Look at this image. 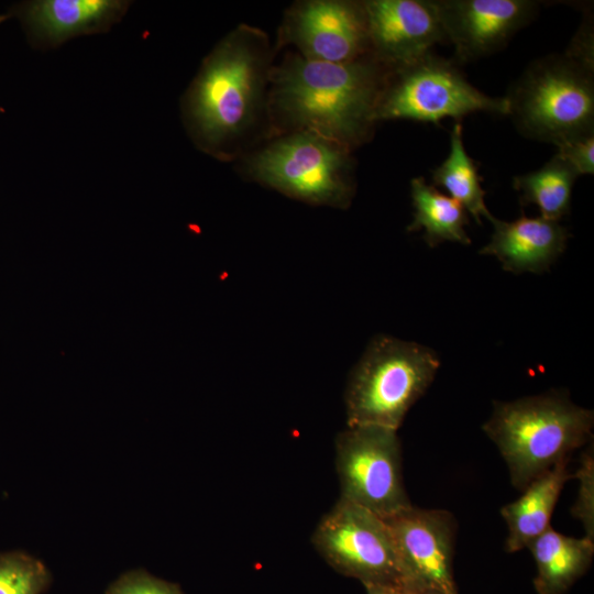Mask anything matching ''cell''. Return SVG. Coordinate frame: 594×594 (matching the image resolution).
I'll use <instances>...</instances> for the list:
<instances>
[{"label": "cell", "instance_id": "6da1fadb", "mask_svg": "<svg viewBox=\"0 0 594 594\" xmlns=\"http://www.w3.org/2000/svg\"><path fill=\"white\" fill-rule=\"evenodd\" d=\"M388 72L372 55L328 63L289 54L271 69L270 114L280 131L312 132L352 151L372 136Z\"/></svg>", "mask_w": 594, "mask_h": 594}, {"label": "cell", "instance_id": "7a4b0ae2", "mask_svg": "<svg viewBox=\"0 0 594 594\" xmlns=\"http://www.w3.org/2000/svg\"><path fill=\"white\" fill-rule=\"evenodd\" d=\"M270 62L266 35L248 25L208 55L184 101L187 127L200 148L224 158L235 153L264 109Z\"/></svg>", "mask_w": 594, "mask_h": 594}, {"label": "cell", "instance_id": "3957f363", "mask_svg": "<svg viewBox=\"0 0 594 594\" xmlns=\"http://www.w3.org/2000/svg\"><path fill=\"white\" fill-rule=\"evenodd\" d=\"M593 410L563 391L495 402L484 432L504 458L512 484L524 491L534 480L592 439Z\"/></svg>", "mask_w": 594, "mask_h": 594}, {"label": "cell", "instance_id": "277c9868", "mask_svg": "<svg viewBox=\"0 0 594 594\" xmlns=\"http://www.w3.org/2000/svg\"><path fill=\"white\" fill-rule=\"evenodd\" d=\"M439 366V356L426 345L387 334L374 337L346 383V426L397 430Z\"/></svg>", "mask_w": 594, "mask_h": 594}, {"label": "cell", "instance_id": "5b68a950", "mask_svg": "<svg viewBox=\"0 0 594 594\" xmlns=\"http://www.w3.org/2000/svg\"><path fill=\"white\" fill-rule=\"evenodd\" d=\"M506 99L526 138L559 145L594 134L593 64L568 52L531 63Z\"/></svg>", "mask_w": 594, "mask_h": 594}, {"label": "cell", "instance_id": "8992f818", "mask_svg": "<svg viewBox=\"0 0 594 594\" xmlns=\"http://www.w3.org/2000/svg\"><path fill=\"white\" fill-rule=\"evenodd\" d=\"M346 146L312 132H295L253 155L251 176L263 185L311 205L345 209L355 191Z\"/></svg>", "mask_w": 594, "mask_h": 594}, {"label": "cell", "instance_id": "52a82bcc", "mask_svg": "<svg viewBox=\"0 0 594 594\" xmlns=\"http://www.w3.org/2000/svg\"><path fill=\"white\" fill-rule=\"evenodd\" d=\"M508 114L506 97H491L472 86L458 66L431 52L389 69L376 109L381 120H413L439 124L473 112Z\"/></svg>", "mask_w": 594, "mask_h": 594}, {"label": "cell", "instance_id": "ba28073f", "mask_svg": "<svg viewBox=\"0 0 594 594\" xmlns=\"http://www.w3.org/2000/svg\"><path fill=\"white\" fill-rule=\"evenodd\" d=\"M312 544L330 566L364 586H406L388 525L364 507L339 498L317 525Z\"/></svg>", "mask_w": 594, "mask_h": 594}, {"label": "cell", "instance_id": "9c48e42d", "mask_svg": "<svg viewBox=\"0 0 594 594\" xmlns=\"http://www.w3.org/2000/svg\"><path fill=\"white\" fill-rule=\"evenodd\" d=\"M397 430L352 426L336 438L340 498L386 518L409 507Z\"/></svg>", "mask_w": 594, "mask_h": 594}, {"label": "cell", "instance_id": "30bf717a", "mask_svg": "<svg viewBox=\"0 0 594 594\" xmlns=\"http://www.w3.org/2000/svg\"><path fill=\"white\" fill-rule=\"evenodd\" d=\"M384 519L398 553L405 587L459 594L452 569L453 516L443 509H421L410 505Z\"/></svg>", "mask_w": 594, "mask_h": 594}, {"label": "cell", "instance_id": "8fae6325", "mask_svg": "<svg viewBox=\"0 0 594 594\" xmlns=\"http://www.w3.org/2000/svg\"><path fill=\"white\" fill-rule=\"evenodd\" d=\"M280 40L297 46L301 56L328 63H348L370 54L363 2L310 0L295 4L286 15Z\"/></svg>", "mask_w": 594, "mask_h": 594}, {"label": "cell", "instance_id": "7c38bea8", "mask_svg": "<svg viewBox=\"0 0 594 594\" xmlns=\"http://www.w3.org/2000/svg\"><path fill=\"white\" fill-rule=\"evenodd\" d=\"M370 54L389 69L405 66L447 40L435 1L363 2Z\"/></svg>", "mask_w": 594, "mask_h": 594}, {"label": "cell", "instance_id": "4fadbf2b", "mask_svg": "<svg viewBox=\"0 0 594 594\" xmlns=\"http://www.w3.org/2000/svg\"><path fill=\"white\" fill-rule=\"evenodd\" d=\"M448 41L462 63L503 48L527 25L539 6L529 0L435 1Z\"/></svg>", "mask_w": 594, "mask_h": 594}, {"label": "cell", "instance_id": "5bb4252c", "mask_svg": "<svg viewBox=\"0 0 594 594\" xmlns=\"http://www.w3.org/2000/svg\"><path fill=\"white\" fill-rule=\"evenodd\" d=\"M129 7L120 0H36L15 6L30 41L54 47L73 36L103 32L118 22Z\"/></svg>", "mask_w": 594, "mask_h": 594}, {"label": "cell", "instance_id": "9a60e30c", "mask_svg": "<svg viewBox=\"0 0 594 594\" xmlns=\"http://www.w3.org/2000/svg\"><path fill=\"white\" fill-rule=\"evenodd\" d=\"M492 224L491 240L480 253L495 256L503 270L515 274L548 271L563 253L570 238L559 221L529 218L524 213L509 222L494 218Z\"/></svg>", "mask_w": 594, "mask_h": 594}, {"label": "cell", "instance_id": "2e32d148", "mask_svg": "<svg viewBox=\"0 0 594 594\" xmlns=\"http://www.w3.org/2000/svg\"><path fill=\"white\" fill-rule=\"evenodd\" d=\"M569 458L534 480L522 495L505 505L501 514L508 528L506 550L515 552L527 546L550 527V518L560 493L571 477Z\"/></svg>", "mask_w": 594, "mask_h": 594}, {"label": "cell", "instance_id": "e0dca14e", "mask_svg": "<svg viewBox=\"0 0 594 594\" xmlns=\"http://www.w3.org/2000/svg\"><path fill=\"white\" fill-rule=\"evenodd\" d=\"M535 559L538 594H564L590 568L594 540L562 535L551 527L528 546Z\"/></svg>", "mask_w": 594, "mask_h": 594}, {"label": "cell", "instance_id": "ac0fdd59", "mask_svg": "<svg viewBox=\"0 0 594 594\" xmlns=\"http://www.w3.org/2000/svg\"><path fill=\"white\" fill-rule=\"evenodd\" d=\"M410 194L414 216L408 232L422 229L424 240L431 248L446 241L471 244L464 229L469 216L460 202L427 184L424 177L411 179Z\"/></svg>", "mask_w": 594, "mask_h": 594}, {"label": "cell", "instance_id": "d6986e66", "mask_svg": "<svg viewBox=\"0 0 594 594\" xmlns=\"http://www.w3.org/2000/svg\"><path fill=\"white\" fill-rule=\"evenodd\" d=\"M435 186L444 188L481 224V217L495 218L485 205V191L475 161L466 153L462 140V125L454 123L447 158L432 170Z\"/></svg>", "mask_w": 594, "mask_h": 594}, {"label": "cell", "instance_id": "ffe728a7", "mask_svg": "<svg viewBox=\"0 0 594 594\" xmlns=\"http://www.w3.org/2000/svg\"><path fill=\"white\" fill-rule=\"evenodd\" d=\"M578 177L554 155L541 168L514 177L513 186L520 193L521 207L536 205L542 218L560 221L570 212L572 188Z\"/></svg>", "mask_w": 594, "mask_h": 594}, {"label": "cell", "instance_id": "44dd1931", "mask_svg": "<svg viewBox=\"0 0 594 594\" xmlns=\"http://www.w3.org/2000/svg\"><path fill=\"white\" fill-rule=\"evenodd\" d=\"M50 582L40 560L21 551L0 553V594H42Z\"/></svg>", "mask_w": 594, "mask_h": 594}, {"label": "cell", "instance_id": "7402d4cb", "mask_svg": "<svg viewBox=\"0 0 594 594\" xmlns=\"http://www.w3.org/2000/svg\"><path fill=\"white\" fill-rule=\"evenodd\" d=\"M574 477L579 479L580 488L571 512L582 522L586 532L585 537L594 540V453L592 443L583 452Z\"/></svg>", "mask_w": 594, "mask_h": 594}, {"label": "cell", "instance_id": "603a6c76", "mask_svg": "<svg viewBox=\"0 0 594 594\" xmlns=\"http://www.w3.org/2000/svg\"><path fill=\"white\" fill-rule=\"evenodd\" d=\"M106 594H183L180 587L156 579L145 571H131L121 575L107 588Z\"/></svg>", "mask_w": 594, "mask_h": 594}, {"label": "cell", "instance_id": "cb8c5ba5", "mask_svg": "<svg viewBox=\"0 0 594 594\" xmlns=\"http://www.w3.org/2000/svg\"><path fill=\"white\" fill-rule=\"evenodd\" d=\"M557 156L578 176L594 173V134L576 138L557 145Z\"/></svg>", "mask_w": 594, "mask_h": 594}, {"label": "cell", "instance_id": "d4e9b609", "mask_svg": "<svg viewBox=\"0 0 594 594\" xmlns=\"http://www.w3.org/2000/svg\"><path fill=\"white\" fill-rule=\"evenodd\" d=\"M367 594H399L398 590L386 586H365Z\"/></svg>", "mask_w": 594, "mask_h": 594}, {"label": "cell", "instance_id": "484cf974", "mask_svg": "<svg viewBox=\"0 0 594 594\" xmlns=\"http://www.w3.org/2000/svg\"><path fill=\"white\" fill-rule=\"evenodd\" d=\"M399 594H439L433 591L424 590V588H415V587H405L398 590Z\"/></svg>", "mask_w": 594, "mask_h": 594}, {"label": "cell", "instance_id": "4316f807", "mask_svg": "<svg viewBox=\"0 0 594 594\" xmlns=\"http://www.w3.org/2000/svg\"><path fill=\"white\" fill-rule=\"evenodd\" d=\"M9 18H10V14H9V13H7V14H0V24H1L3 21H6L7 19H9Z\"/></svg>", "mask_w": 594, "mask_h": 594}]
</instances>
